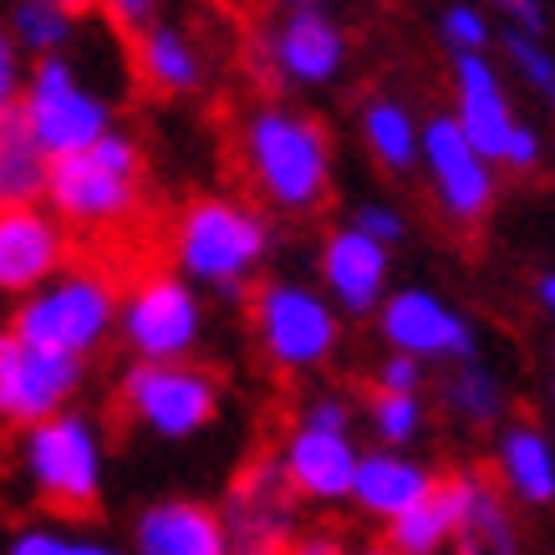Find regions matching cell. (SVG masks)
I'll return each mask as SVG.
<instances>
[{"instance_id":"1","label":"cell","mask_w":555,"mask_h":555,"mask_svg":"<svg viewBox=\"0 0 555 555\" xmlns=\"http://www.w3.org/2000/svg\"><path fill=\"white\" fill-rule=\"evenodd\" d=\"M240 164L255 194L281 215H311L332 194V138L311 113L260 102L240 122Z\"/></svg>"},{"instance_id":"2","label":"cell","mask_w":555,"mask_h":555,"mask_svg":"<svg viewBox=\"0 0 555 555\" xmlns=\"http://www.w3.org/2000/svg\"><path fill=\"white\" fill-rule=\"evenodd\" d=\"M173 270H184L194 286H215L224 296H240L245 281L266 266L270 224L250 204L224 199V194H199L179 209L169 230Z\"/></svg>"},{"instance_id":"3","label":"cell","mask_w":555,"mask_h":555,"mask_svg":"<svg viewBox=\"0 0 555 555\" xmlns=\"http://www.w3.org/2000/svg\"><path fill=\"white\" fill-rule=\"evenodd\" d=\"M16 464L21 479L31 489V500L56 515H92L102 505V434L98 423L82 413H56L31 428H21L16 438Z\"/></svg>"},{"instance_id":"4","label":"cell","mask_w":555,"mask_h":555,"mask_svg":"<svg viewBox=\"0 0 555 555\" xmlns=\"http://www.w3.org/2000/svg\"><path fill=\"white\" fill-rule=\"evenodd\" d=\"M47 204L77 230H113L143 204V149L122 128L51 164Z\"/></svg>"},{"instance_id":"5","label":"cell","mask_w":555,"mask_h":555,"mask_svg":"<svg viewBox=\"0 0 555 555\" xmlns=\"http://www.w3.org/2000/svg\"><path fill=\"white\" fill-rule=\"evenodd\" d=\"M118 317H122V296L113 291L107 275H98V270H62L41 291L21 296L5 326L26 341L87 357L107 341Z\"/></svg>"},{"instance_id":"6","label":"cell","mask_w":555,"mask_h":555,"mask_svg":"<svg viewBox=\"0 0 555 555\" xmlns=\"http://www.w3.org/2000/svg\"><path fill=\"white\" fill-rule=\"evenodd\" d=\"M21 118L31 128L36 149L47 153L51 164L67 158V153L92 149L102 133H113V107L102 92L82 82V72L67 51H51L36 56L31 77L21 87Z\"/></svg>"},{"instance_id":"7","label":"cell","mask_w":555,"mask_h":555,"mask_svg":"<svg viewBox=\"0 0 555 555\" xmlns=\"http://www.w3.org/2000/svg\"><path fill=\"white\" fill-rule=\"evenodd\" d=\"M250 332L260 352L270 357V367L317 372L337 357L341 306L301 281H270L250 296Z\"/></svg>"},{"instance_id":"8","label":"cell","mask_w":555,"mask_h":555,"mask_svg":"<svg viewBox=\"0 0 555 555\" xmlns=\"http://www.w3.org/2000/svg\"><path fill=\"white\" fill-rule=\"evenodd\" d=\"M118 408L153 438H194L219 418V383L215 372L194 362H153L138 357L118 377Z\"/></svg>"},{"instance_id":"9","label":"cell","mask_w":555,"mask_h":555,"mask_svg":"<svg viewBox=\"0 0 555 555\" xmlns=\"http://www.w3.org/2000/svg\"><path fill=\"white\" fill-rule=\"evenodd\" d=\"M118 337L133 357L153 362H184L204 337V301L184 270H153L138 275L122 296Z\"/></svg>"},{"instance_id":"10","label":"cell","mask_w":555,"mask_h":555,"mask_svg":"<svg viewBox=\"0 0 555 555\" xmlns=\"http://www.w3.org/2000/svg\"><path fill=\"white\" fill-rule=\"evenodd\" d=\"M87 383V357L26 341L5 326L0 337V418L11 428H31L41 418L67 413Z\"/></svg>"},{"instance_id":"11","label":"cell","mask_w":555,"mask_h":555,"mask_svg":"<svg viewBox=\"0 0 555 555\" xmlns=\"http://www.w3.org/2000/svg\"><path fill=\"white\" fill-rule=\"evenodd\" d=\"M423 173L438 194V209L454 224H479L494 209L500 179H494V158H489L454 113H434L423 122Z\"/></svg>"},{"instance_id":"12","label":"cell","mask_w":555,"mask_h":555,"mask_svg":"<svg viewBox=\"0 0 555 555\" xmlns=\"http://www.w3.org/2000/svg\"><path fill=\"white\" fill-rule=\"evenodd\" d=\"M377 332H383L387 352H408V357H418V362H464V357H479L474 321L428 286L387 291V301L377 306Z\"/></svg>"},{"instance_id":"13","label":"cell","mask_w":555,"mask_h":555,"mask_svg":"<svg viewBox=\"0 0 555 555\" xmlns=\"http://www.w3.org/2000/svg\"><path fill=\"white\" fill-rule=\"evenodd\" d=\"M67 270V219L41 204L0 209V291L31 296Z\"/></svg>"},{"instance_id":"14","label":"cell","mask_w":555,"mask_h":555,"mask_svg":"<svg viewBox=\"0 0 555 555\" xmlns=\"http://www.w3.org/2000/svg\"><path fill=\"white\" fill-rule=\"evenodd\" d=\"M266 62L286 87H326L347 67V31L321 5H286L266 36Z\"/></svg>"},{"instance_id":"15","label":"cell","mask_w":555,"mask_h":555,"mask_svg":"<svg viewBox=\"0 0 555 555\" xmlns=\"http://www.w3.org/2000/svg\"><path fill=\"white\" fill-rule=\"evenodd\" d=\"M357 464L362 449L352 443V428H317V423H296L281 443V474L296 500L311 505H341L352 500Z\"/></svg>"},{"instance_id":"16","label":"cell","mask_w":555,"mask_h":555,"mask_svg":"<svg viewBox=\"0 0 555 555\" xmlns=\"http://www.w3.org/2000/svg\"><path fill=\"white\" fill-rule=\"evenodd\" d=\"M387 270L392 245L357 230L352 219L321 240V291L341 306V317H377V306L387 301Z\"/></svg>"},{"instance_id":"17","label":"cell","mask_w":555,"mask_h":555,"mask_svg":"<svg viewBox=\"0 0 555 555\" xmlns=\"http://www.w3.org/2000/svg\"><path fill=\"white\" fill-rule=\"evenodd\" d=\"M291 500H296V494H291L286 474H281V459H275V464H255L235 485L230 505H224L235 555H291V545H296Z\"/></svg>"},{"instance_id":"18","label":"cell","mask_w":555,"mask_h":555,"mask_svg":"<svg viewBox=\"0 0 555 555\" xmlns=\"http://www.w3.org/2000/svg\"><path fill=\"white\" fill-rule=\"evenodd\" d=\"M133 555H235L230 520L199 500H158L133 520Z\"/></svg>"},{"instance_id":"19","label":"cell","mask_w":555,"mask_h":555,"mask_svg":"<svg viewBox=\"0 0 555 555\" xmlns=\"http://www.w3.org/2000/svg\"><path fill=\"white\" fill-rule=\"evenodd\" d=\"M454 118L464 122V133L494 164L505 158V143L520 118H515L505 82H500V72H494V62H489L485 51H459L454 56Z\"/></svg>"},{"instance_id":"20","label":"cell","mask_w":555,"mask_h":555,"mask_svg":"<svg viewBox=\"0 0 555 555\" xmlns=\"http://www.w3.org/2000/svg\"><path fill=\"white\" fill-rule=\"evenodd\" d=\"M438 489V474L418 459L398 454V449H372L357 464V485H352V505L367 515V520H398L403 509L423 505Z\"/></svg>"},{"instance_id":"21","label":"cell","mask_w":555,"mask_h":555,"mask_svg":"<svg viewBox=\"0 0 555 555\" xmlns=\"http://www.w3.org/2000/svg\"><path fill=\"white\" fill-rule=\"evenodd\" d=\"M494 474L520 505H555V438L535 423H505L494 438Z\"/></svg>"},{"instance_id":"22","label":"cell","mask_w":555,"mask_h":555,"mask_svg":"<svg viewBox=\"0 0 555 555\" xmlns=\"http://www.w3.org/2000/svg\"><path fill=\"white\" fill-rule=\"evenodd\" d=\"M459 525H464V474L438 479L423 505L387 520V545L398 555H443L459 540Z\"/></svg>"},{"instance_id":"23","label":"cell","mask_w":555,"mask_h":555,"mask_svg":"<svg viewBox=\"0 0 555 555\" xmlns=\"http://www.w3.org/2000/svg\"><path fill=\"white\" fill-rule=\"evenodd\" d=\"M357 128H362L367 153L383 164L387 173H413L423 164V122L413 118V107H408V102L377 92V98L362 102Z\"/></svg>"},{"instance_id":"24","label":"cell","mask_w":555,"mask_h":555,"mask_svg":"<svg viewBox=\"0 0 555 555\" xmlns=\"http://www.w3.org/2000/svg\"><path fill=\"white\" fill-rule=\"evenodd\" d=\"M51 158L36 149L31 128L21 118V102H0V199L36 204L47 199Z\"/></svg>"},{"instance_id":"25","label":"cell","mask_w":555,"mask_h":555,"mask_svg":"<svg viewBox=\"0 0 555 555\" xmlns=\"http://www.w3.org/2000/svg\"><path fill=\"white\" fill-rule=\"evenodd\" d=\"M138 72H143V82H149L153 92L184 98V92L199 87L204 62L179 26H149V31L138 36Z\"/></svg>"},{"instance_id":"26","label":"cell","mask_w":555,"mask_h":555,"mask_svg":"<svg viewBox=\"0 0 555 555\" xmlns=\"http://www.w3.org/2000/svg\"><path fill=\"white\" fill-rule=\"evenodd\" d=\"M454 545L459 555H515V520L500 489H489L479 474H464V525Z\"/></svg>"},{"instance_id":"27","label":"cell","mask_w":555,"mask_h":555,"mask_svg":"<svg viewBox=\"0 0 555 555\" xmlns=\"http://www.w3.org/2000/svg\"><path fill=\"white\" fill-rule=\"evenodd\" d=\"M443 408H449L459 423H469V428H489V423H500V413H505V383L494 377L489 362L464 357V362H454V372L443 377Z\"/></svg>"},{"instance_id":"28","label":"cell","mask_w":555,"mask_h":555,"mask_svg":"<svg viewBox=\"0 0 555 555\" xmlns=\"http://www.w3.org/2000/svg\"><path fill=\"white\" fill-rule=\"evenodd\" d=\"M21 51H36V56H51V51H67L72 41V11L56 5V0H16L11 5V31Z\"/></svg>"},{"instance_id":"29","label":"cell","mask_w":555,"mask_h":555,"mask_svg":"<svg viewBox=\"0 0 555 555\" xmlns=\"http://www.w3.org/2000/svg\"><path fill=\"white\" fill-rule=\"evenodd\" d=\"M367 423L383 449H403L423 434V398L418 392H372Z\"/></svg>"},{"instance_id":"30","label":"cell","mask_w":555,"mask_h":555,"mask_svg":"<svg viewBox=\"0 0 555 555\" xmlns=\"http://www.w3.org/2000/svg\"><path fill=\"white\" fill-rule=\"evenodd\" d=\"M5 555H128V551L107 545V540L67 535V530H56V525H26V530L11 535Z\"/></svg>"},{"instance_id":"31","label":"cell","mask_w":555,"mask_h":555,"mask_svg":"<svg viewBox=\"0 0 555 555\" xmlns=\"http://www.w3.org/2000/svg\"><path fill=\"white\" fill-rule=\"evenodd\" d=\"M505 56H509V67H515L525 82L535 87V98H545L555 107V56L545 51V41L509 26V31H505Z\"/></svg>"},{"instance_id":"32","label":"cell","mask_w":555,"mask_h":555,"mask_svg":"<svg viewBox=\"0 0 555 555\" xmlns=\"http://www.w3.org/2000/svg\"><path fill=\"white\" fill-rule=\"evenodd\" d=\"M438 36H443V47L454 51H485L489 47V21L479 5H469V0H459V5H449L443 16H438Z\"/></svg>"},{"instance_id":"33","label":"cell","mask_w":555,"mask_h":555,"mask_svg":"<svg viewBox=\"0 0 555 555\" xmlns=\"http://www.w3.org/2000/svg\"><path fill=\"white\" fill-rule=\"evenodd\" d=\"M352 224L367 230L372 240H383V245H403V235H408V219L398 215V204H387V199H362L352 209Z\"/></svg>"},{"instance_id":"34","label":"cell","mask_w":555,"mask_h":555,"mask_svg":"<svg viewBox=\"0 0 555 555\" xmlns=\"http://www.w3.org/2000/svg\"><path fill=\"white\" fill-rule=\"evenodd\" d=\"M423 372H428V362H418V357L387 352L372 372V387L377 392H423Z\"/></svg>"},{"instance_id":"35","label":"cell","mask_w":555,"mask_h":555,"mask_svg":"<svg viewBox=\"0 0 555 555\" xmlns=\"http://www.w3.org/2000/svg\"><path fill=\"white\" fill-rule=\"evenodd\" d=\"M102 11H107V21H113V26H118L122 36H143L149 31V26H158V0H102Z\"/></svg>"},{"instance_id":"36","label":"cell","mask_w":555,"mask_h":555,"mask_svg":"<svg viewBox=\"0 0 555 555\" xmlns=\"http://www.w3.org/2000/svg\"><path fill=\"white\" fill-rule=\"evenodd\" d=\"M505 169H515V173H530L540 164V133L530 128V122H515V133H509V143H505V158H500Z\"/></svg>"},{"instance_id":"37","label":"cell","mask_w":555,"mask_h":555,"mask_svg":"<svg viewBox=\"0 0 555 555\" xmlns=\"http://www.w3.org/2000/svg\"><path fill=\"white\" fill-rule=\"evenodd\" d=\"M494 5L505 11V21L515 26V31L545 36V26H551V16H545V0H494Z\"/></svg>"},{"instance_id":"38","label":"cell","mask_w":555,"mask_h":555,"mask_svg":"<svg viewBox=\"0 0 555 555\" xmlns=\"http://www.w3.org/2000/svg\"><path fill=\"white\" fill-rule=\"evenodd\" d=\"M301 423H317V428H352V403L347 398H311L301 408Z\"/></svg>"},{"instance_id":"39","label":"cell","mask_w":555,"mask_h":555,"mask_svg":"<svg viewBox=\"0 0 555 555\" xmlns=\"http://www.w3.org/2000/svg\"><path fill=\"white\" fill-rule=\"evenodd\" d=\"M16 36H5L0 41V102H16V77H21V62H16Z\"/></svg>"},{"instance_id":"40","label":"cell","mask_w":555,"mask_h":555,"mask_svg":"<svg viewBox=\"0 0 555 555\" xmlns=\"http://www.w3.org/2000/svg\"><path fill=\"white\" fill-rule=\"evenodd\" d=\"M291 555H347V551H341V540H337V535H326V530H317V535H296Z\"/></svg>"},{"instance_id":"41","label":"cell","mask_w":555,"mask_h":555,"mask_svg":"<svg viewBox=\"0 0 555 555\" xmlns=\"http://www.w3.org/2000/svg\"><path fill=\"white\" fill-rule=\"evenodd\" d=\"M535 296H540V306H545V317L555 321V270H551V275H540V281H535Z\"/></svg>"},{"instance_id":"42","label":"cell","mask_w":555,"mask_h":555,"mask_svg":"<svg viewBox=\"0 0 555 555\" xmlns=\"http://www.w3.org/2000/svg\"><path fill=\"white\" fill-rule=\"evenodd\" d=\"M56 5H67L72 16H82V11H92V5H98V0H56Z\"/></svg>"},{"instance_id":"43","label":"cell","mask_w":555,"mask_h":555,"mask_svg":"<svg viewBox=\"0 0 555 555\" xmlns=\"http://www.w3.org/2000/svg\"><path fill=\"white\" fill-rule=\"evenodd\" d=\"M347 555H398L392 545H362V551H347Z\"/></svg>"},{"instance_id":"44","label":"cell","mask_w":555,"mask_h":555,"mask_svg":"<svg viewBox=\"0 0 555 555\" xmlns=\"http://www.w3.org/2000/svg\"><path fill=\"white\" fill-rule=\"evenodd\" d=\"M281 5H317V0H281Z\"/></svg>"},{"instance_id":"45","label":"cell","mask_w":555,"mask_h":555,"mask_svg":"<svg viewBox=\"0 0 555 555\" xmlns=\"http://www.w3.org/2000/svg\"><path fill=\"white\" fill-rule=\"evenodd\" d=\"M551 362H555V347H551Z\"/></svg>"},{"instance_id":"46","label":"cell","mask_w":555,"mask_h":555,"mask_svg":"<svg viewBox=\"0 0 555 555\" xmlns=\"http://www.w3.org/2000/svg\"><path fill=\"white\" fill-rule=\"evenodd\" d=\"M551 438H555V434H551Z\"/></svg>"}]
</instances>
